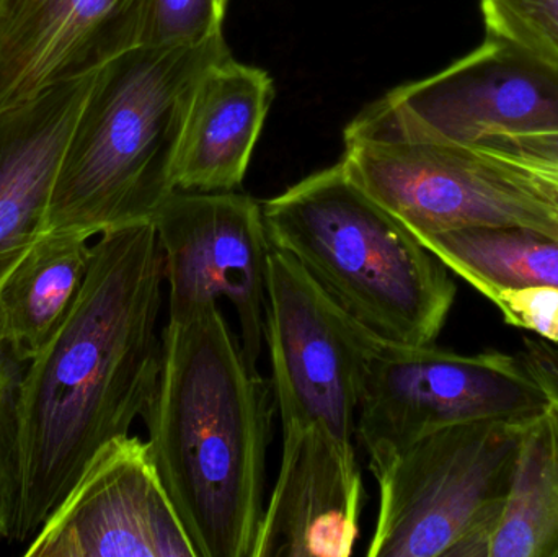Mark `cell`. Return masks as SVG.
<instances>
[{
    "label": "cell",
    "instance_id": "obj_13",
    "mask_svg": "<svg viewBox=\"0 0 558 557\" xmlns=\"http://www.w3.org/2000/svg\"><path fill=\"white\" fill-rule=\"evenodd\" d=\"M363 506L353 444L324 425L282 428L281 467L254 557L351 556Z\"/></svg>",
    "mask_w": 558,
    "mask_h": 557
},
{
    "label": "cell",
    "instance_id": "obj_7",
    "mask_svg": "<svg viewBox=\"0 0 558 557\" xmlns=\"http://www.w3.org/2000/svg\"><path fill=\"white\" fill-rule=\"evenodd\" d=\"M518 356L459 355L371 337L354 437L371 468L439 428L477 421H527L549 408Z\"/></svg>",
    "mask_w": 558,
    "mask_h": 557
},
{
    "label": "cell",
    "instance_id": "obj_15",
    "mask_svg": "<svg viewBox=\"0 0 558 557\" xmlns=\"http://www.w3.org/2000/svg\"><path fill=\"white\" fill-rule=\"evenodd\" d=\"M275 98L264 69L231 55L196 88L177 157L179 192H234L244 182L255 144Z\"/></svg>",
    "mask_w": 558,
    "mask_h": 557
},
{
    "label": "cell",
    "instance_id": "obj_24",
    "mask_svg": "<svg viewBox=\"0 0 558 557\" xmlns=\"http://www.w3.org/2000/svg\"><path fill=\"white\" fill-rule=\"evenodd\" d=\"M518 359L546 395L549 404L558 411V343L541 337L524 339Z\"/></svg>",
    "mask_w": 558,
    "mask_h": 557
},
{
    "label": "cell",
    "instance_id": "obj_4",
    "mask_svg": "<svg viewBox=\"0 0 558 557\" xmlns=\"http://www.w3.org/2000/svg\"><path fill=\"white\" fill-rule=\"evenodd\" d=\"M271 245L354 323L387 342L429 346L451 313L449 268L340 162L262 205Z\"/></svg>",
    "mask_w": 558,
    "mask_h": 557
},
{
    "label": "cell",
    "instance_id": "obj_17",
    "mask_svg": "<svg viewBox=\"0 0 558 557\" xmlns=\"http://www.w3.org/2000/svg\"><path fill=\"white\" fill-rule=\"evenodd\" d=\"M488 557H558V411L531 419Z\"/></svg>",
    "mask_w": 558,
    "mask_h": 557
},
{
    "label": "cell",
    "instance_id": "obj_22",
    "mask_svg": "<svg viewBox=\"0 0 558 557\" xmlns=\"http://www.w3.org/2000/svg\"><path fill=\"white\" fill-rule=\"evenodd\" d=\"M487 298L511 326L531 330L541 339L558 343L557 287L497 290L488 293Z\"/></svg>",
    "mask_w": 558,
    "mask_h": 557
},
{
    "label": "cell",
    "instance_id": "obj_21",
    "mask_svg": "<svg viewBox=\"0 0 558 557\" xmlns=\"http://www.w3.org/2000/svg\"><path fill=\"white\" fill-rule=\"evenodd\" d=\"M229 0H146L141 46H195L222 35Z\"/></svg>",
    "mask_w": 558,
    "mask_h": 557
},
{
    "label": "cell",
    "instance_id": "obj_14",
    "mask_svg": "<svg viewBox=\"0 0 558 557\" xmlns=\"http://www.w3.org/2000/svg\"><path fill=\"white\" fill-rule=\"evenodd\" d=\"M95 74L0 111V287L45 232L62 153Z\"/></svg>",
    "mask_w": 558,
    "mask_h": 557
},
{
    "label": "cell",
    "instance_id": "obj_2",
    "mask_svg": "<svg viewBox=\"0 0 558 557\" xmlns=\"http://www.w3.org/2000/svg\"><path fill=\"white\" fill-rule=\"evenodd\" d=\"M275 408L218 301L163 327L147 445L196 557H254Z\"/></svg>",
    "mask_w": 558,
    "mask_h": 557
},
{
    "label": "cell",
    "instance_id": "obj_1",
    "mask_svg": "<svg viewBox=\"0 0 558 557\" xmlns=\"http://www.w3.org/2000/svg\"><path fill=\"white\" fill-rule=\"evenodd\" d=\"M163 281L153 221L92 244L77 303L23 373L16 542L28 543L98 451L146 414L162 363Z\"/></svg>",
    "mask_w": 558,
    "mask_h": 557
},
{
    "label": "cell",
    "instance_id": "obj_12",
    "mask_svg": "<svg viewBox=\"0 0 558 557\" xmlns=\"http://www.w3.org/2000/svg\"><path fill=\"white\" fill-rule=\"evenodd\" d=\"M144 15L146 0H0V111L137 48Z\"/></svg>",
    "mask_w": 558,
    "mask_h": 557
},
{
    "label": "cell",
    "instance_id": "obj_9",
    "mask_svg": "<svg viewBox=\"0 0 558 557\" xmlns=\"http://www.w3.org/2000/svg\"><path fill=\"white\" fill-rule=\"evenodd\" d=\"M369 330L347 316L294 257L271 249L265 339L282 428L324 425L353 444Z\"/></svg>",
    "mask_w": 558,
    "mask_h": 557
},
{
    "label": "cell",
    "instance_id": "obj_23",
    "mask_svg": "<svg viewBox=\"0 0 558 557\" xmlns=\"http://www.w3.org/2000/svg\"><path fill=\"white\" fill-rule=\"evenodd\" d=\"M472 146L490 150L497 156L523 164L558 180V131L557 133L517 134V136H490Z\"/></svg>",
    "mask_w": 558,
    "mask_h": 557
},
{
    "label": "cell",
    "instance_id": "obj_18",
    "mask_svg": "<svg viewBox=\"0 0 558 557\" xmlns=\"http://www.w3.org/2000/svg\"><path fill=\"white\" fill-rule=\"evenodd\" d=\"M449 270L492 291L558 288V239L530 228H461L418 235Z\"/></svg>",
    "mask_w": 558,
    "mask_h": 557
},
{
    "label": "cell",
    "instance_id": "obj_16",
    "mask_svg": "<svg viewBox=\"0 0 558 557\" xmlns=\"http://www.w3.org/2000/svg\"><path fill=\"white\" fill-rule=\"evenodd\" d=\"M92 238L43 232L0 287V339L28 365L77 303L92 261Z\"/></svg>",
    "mask_w": 558,
    "mask_h": 557
},
{
    "label": "cell",
    "instance_id": "obj_5",
    "mask_svg": "<svg viewBox=\"0 0 558 557\" xmlns=\"http://www.w3.org/2000/svg\"><path fill=\"white\" fill-rule=\"evenodd\" d=\"M527 421L439 428L371 468L379 486L367 557H488Z\"/></svg>",
    "mask_w": 558,
    "mask_h": 557
},
{
    "label": "cell",
    "instance_id": "obj_19",
    "mask_svg": "<svg viewBox=\"0 0 558 557\" xmlns=\"http://www.w3.org/2000/svg\"><path fill=\"white\" fill-rule=\"evenodd\" d=\"M25 368L0 339V540L12 538L19 510V401Z\"/></svg>",
    "mask_w": 558,
    "mask_h": 557
},
{
    "label": "cell",
    "instance_id": "obj_8",
    "mask_svg": "<svg viewBox=\"0 0 558 557\" xmlns=\"http://www.w3.org/2000/svg\"><path fill=\"white\" fill-rule=\"evenodd\" d=\"M351 133L472 146L490 136L557 133L558 68L500 36L438 74L361 111Z\"/></svg>",
    "mask_w": 558,
    "mask_h": 557
},
{
    "label": "cell",
    "instance_id": "obj_20",
    "mask_svg": "<svg viewBox=\"0 0 558 557\" xmlns=\"http://www.w3.org/2000/svg\"><path fill=\"white\" fill-rule=\"evenodd\" d=\"M487 35L523 46L558 68V0H481Z\"/></svg>",
    "mask_w": 558,
    "mask_h": 557
},
{
    "label": "cell",
    "instance_id": "obj_11",
    "mask_svg": "<svg viewBox=\"0 0 558 557\" xmlns=\"http://www.w3.org/2000/svg\"><path fill=\"white\" fill-rule=\"evenodd\" d=\"M26 557H196L149 445L117 438L98 451Z\"/></svg>",
    "mask_w": 558,
    "mask_h": 557
},
{
    "label": "cell",
    "instance_id": "obj_3",
    "mask_svg": "<svg viewBox=\"0 0 558 557\" xmlns=\"http://www.w3.org/2000/svg\"><path fill=\"white\" fill-rule=\"evenodd\" d=\"M225 36L137 46L98 69L56 173L45 232L104 234L156 219L177 192L186 118Z\"/></svg>",
    "mask_w": 558,
    "mask_h": 557
},
{
    "label": "cell",
    "instance_id": "obj_6",
    "mask_svg": "<svg viewBox=\"0 0 558 557\" xmlns=\"http://www.w3.org/2000/svg\"><path fill=\"white\" fill-rule=\"evenodd\" d=\"M347 175L418 238L461 228H530L558 239V180L477 146L356 134Z\"/></svg>",
    "mask_w": 558,
    "mask_h": 557
},
{
    "label": "cell",
    "instance_id": "obj_10",
    "mask_svg": "<svg viewBox=\"0 0 558 557\" xmlns=\"http://www.w3.org/2000/svg\"><path fill=\"white\" fill-rule=\"evenodd\" d=\"M154 225L169 283V320L182 323L225 298L238 316L245 360L257 368L267 326L268 258L274 249L262 205L235 190H177Z\"/></svg>",
    "mask_w": 558,
    "mask_h": 557
}]
</instances>
